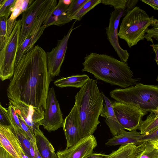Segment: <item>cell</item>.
Here are the masks:
<instances>
[{
	"label": "cell",
	"instance_id": "obj_32",
	"mask_svg": "<svg viewBox=\"0 0 158 158\" xmlns=\"http://www.w3.org/2000/svg\"><path fill=\"white\" fill-rule=\"evenodd\" d=\"M11 123V126L13 128L22 129L18 115L15 111V109L10 102L7 108Z\"/></svg>",
	"mask_w": 158,
	"mask_h": 158
},
{
	"label": "cell",
	"instance_id": "obj_35",
	"mask_svg": "<svg viewBox=\"0 0 158 158\" xmlns=\"http://www.w3.org/2000/svg\"><path fill=\"white\" fill-rule=\"evenodd\" d=\"M22 129L26 132L29 137L30 140H33L35 139L34 134L28 126L23 120L22 118L18 115Z\"/></svg>",
	"mask_w": 158,
	"mask_h": 158
},
{
	"label": "cell",
	"instance_id": "obj_17",
	"mask_svg": "<svg viewBox=\"0 0 158 158\" xmlns=\"http://www.w3.org/2000/svg\"><path fill=\"white\" fill-rule=\"evenodd\" d=\"M101 93L105 103L100 115L105 118V121L112 135L113 136H117L125 129L118 122L115 115L112 106L113 101L106 96L102 91Z\"/></svg>",
	"mask_w": 158,
	"mask_h": 158
},
{
	"label": "cell",
	"instance_id": "obj_40",
	"mask_svg": "<svg viewBox=\"0 0 158 158\" xmlns=\"http://www.w3.org/2000/svg\"><path fill=\"white\" fill-rule=\"evenodd\" d=\"M107 156L104 154L93 153L85 158H106Z\"/></svg>",
	"mask_w": 158,
	"mask_h": 158
},
{
	"label": "cell",
	"instance_id": "obj_20",
	"mask_svg": "<svg viewBox=\"0 0 158 158\" xmlns=\"http://www.w3.org/2000/svg\"><path fill=\"white\" fill-rule=\"evenodd\" d=\"M45 28L42 25L39 31L30 34L19 47L15 64H17L24 55L34 47V44L42 35Z\"/></svg>",
	"mask_w": 158,
	"mask_h": 158
},
{
	"label": "cell",
	"instance_id": "obj_18",
	"mask_svg": "<svg viewBox=\"0 0 158 158\" xmlns=\"http://www.w3.org/2000/svg\"><path fill=\"white\" fill-rule=\"evenodd\" d=\"M142 135L136 130L128 132L125 130L119 135L108 140L105 144L107 146L134 144L136 145L142 143Z\"/></svg>",
	"mask_w": 158,
	"mask_h": 158
},
{
	"label": "cell",
	"instance_id": "obj_42",
	"mask_svg": "<svg viewBox=\"0 0 158 158\" xmlns=\"http://www.w3.org/2000/svg\"><path fill=\"white\" fill-rule=\"evenodd\" d=\"M30 153L31 158H35V153L32 142L30 146Z\"/></svg>",
	"mask_w": 158,
	"mask_h": 158
},
{
	"label": "cell",
	"instance_id": "obj_28",
	"mask_svg": "<svg viewBox=\"0 0 158 158\" xmlns=\"http://www.w3.org/2000/svg\"><path fill=\"white\" fill-rule=\"evenodd\" d=\"M16 0H0V17H4L8 19L13 10Z\"/></svg>",
	"mask_w": 158,
	"mask_h": 158
},
{
	"label": "cell",
	"instance_id": "obj_41",
	"mask_svg": "<svg viewBox=\"0 0 158 158\" xmlns=\"http://www.w3.org/2000/svg\"><path fill=\"white\" fill-rule=\"evenodd\" d=\"M33 144L35 153V158H42L38 150L35 139L33 140H31Z\"/></svg>",
	"mask_w": 158,
	"mask_h": 158
},
{
	"label": "cell",
	"instance_id": "obj_39",
	"mask_svg": "<svg viewBox=\"0 0 158 158\" xmlns=\"http://www.w3.org/2000/svg\"><path fill=\"white\" fill-rule=\"evenodd\" d=\"M150 46L152 47L153 50L155 53V60L158 66V43L156 44H151ZM156 81H158V75L156 78Z\"/></svg>",
	"mask_w": 158,
	"mask_h": 158
},
{
	"label": "cell",
	"instance_id": "obj_31",
	"mask_svg": "<svg viewBox=\"0 0 158 158\" xmlns=\"http://www.w3.org/2000/svg\"><path fill=\"white\" fill-rule=\"evenodd\" d=\"M8 18L0 17V51L4 47L7 40V21Z\"/></svg>",
	"mask_w": 158,
	"mask_h": 158
},
{
	"label": "cell",
	"instance_id": "obj_26",
	"mask_svg": "<svg viewBox=\"0 0 158 158\" xmlns=\"http://www.w3.org/2000/svg\"><path fill=\"white\" fill-rule=\"evenodd\" d=\"M100 3H101V0H88L78 11L71 18V20L75 19V21L81 20L86 13Z\"/></svg>",
	"mask_w": 158,
	"mask_h": 158
},
{
	"label": "cell",
	"instance_id": "obj_14",
	"mask_svg": "<svg viewBox=\"0 0 158 158\" xmlns=\"http://www.w3.org/2000/svg\"><path fill=\"white\" fill-rule=\"evenodd\" d=\"M63 129L66 140V149L73 146L81 139L79 116L76 102L69 113L64 119Z\"/></svg>",
	"mask_w": 158,
	"mask_h": 158
},
{
	"label": "cell",
	"instance_id": "obj_30",
	"mask_svg": "<svg viewBox=\"0 0 158 158\" xmlns=\"http://www.w3.org/2000/svg\"><path fill=\"white\" fill-rule=\"evenodd\" d=\"M88 0H72L66 12L68 17L71 18L73 16Z\"/></svg>",
	"mask_w": 158,
	"mask_h": 158
},
{
	"label": "cell",
	"instance_id": "obj_38",
	"mask_svg": "<svg viewBox=\"0 0 158 158\" xmlns=\"http://www.w3.org/2000/svg\"><path fill=\"white\" fill-rule=\"evenodd\" d=\"M141 1L151 6L155 10H158V0H142Z\"/></svg>",
	"mask_w": 158,
	"mask_h": 158
},
{
	"label": "cell",
	"instance_id": "obj_3",
	"mask_svg": "<svg viewBox=\"0 0 158 158\" xmlns=\"http://www.w3.org/2000/svg\"><path fill=\"white\" fill-rule=\"evenodd\" d=\"M104 99L97 80L90 79L75 96L79 116L81 139L93 135L100 123L99 117L104 106Z\"/></svg>",
	"mask_w": 158,
	"mask_h": 158
},
{
	"label": "cell",
	"instance_id": "obj_34",
	"mask_svg": "<svg viewBox=\"0 0 158 158\" xmlns=\"http://www.w3.org/2000/svg\"><path fill=\"white\" fill-rule=\"evenodd\" d=\"M0 125L11 126V123L7 109L4 107L0 104Z\"/></svg>",
	"mask_w": 158,
	"mask_h": 158
},
{
	"label": "cell",
	"instance_id": "obj_9",
	"mask_svg": "<svg viewBox=\"0 0 158 158\" xmlns=\"http://www.w3.org/2000/svg\"><path fill=\"white\" fill-rule=\"evenodd\" d=\"M75 21L72 24L67 34L63 38L58 40L56 46L50 52H46L48 73L52 78L57 76L64 60L68 43L73 31L80 27L73 28Z\"/></svg>",
	"mask_w": 158,
	"mask_h": 158
},
{
	"label": "cell",
	"instance_id": "obj_29",
	"mask_svg": "<svg viewBox=\"0 0 158 158\" xmlns=\"http://www.w3.org/2000/svg\"><path fill=\"white\" fill-rule=\"evenodd\" d=\"M151 26L152 27L151 28H148L146 30L144 38L147 41H150L153 44V38L158 40V19L155 18Z\"/></svg>",
	"mask_w": 158,
	"mask_h": 158
},
{
	"label": "cell",
	"instance_id": "obj_25",
	"mask_svg": "<svg viewBox=\"0 0 158 158\" xmlns=\"http://www.w3.org/2000/svg\"><path fill=\"white\" fill-rule=\"evenodd\" d=\"M14 130L16 135L21 143L23 150L29 158H31L30 149L32 144L31 141L23 129L15 128Z\"/></svg>",
	"mask_w": 158,
	"mask_h": 158
},
{
	"label": "cell",
	"instance_id": "obj_24",
	"mask_svg": "<svg viewBox=\"0 0 158 158\" xmlns=\"http://www.w3.org/2000/svg\"><path fill=\"white\" fill-rule=\"evenodd\" d=\"M136 158H158V152L151 141H145L138 145Z\"/></svg>",
	"mask_w": 158,
	"mask_h": 158
},
{
	"label": "cell",
	"instance_id": "obj_1",
	"mask_svg": "<svg viewBox=\"0 0 158 158\" xmlns=\"http://www.w3.org/2000/svg\"><path fill=\"white\" fill-rule=\"evenodd\" d=\"M52 80L48 70L46 52L35 45L15 64L7 89L8 98L45 110Z\"/></svg>",
	"mask_w": 158,
	"mask_h": 158
},
{
	"label": "cell",
	"instance_id": "obj_4",
	"mask_svg": "<svg viewBox=\"0 0 158 158\" xmlns=\"http://www.w3.org/2000/svg\"><path fill=\"white\" fill-rule=\"evenodd\" d=\"M118 102L138 106L143 110L151 112L158 108V86L138 83L126 88H116L110 93Z\"/></svg>",
	"mask_w": 158,
	"mask_h": 158
},
{
	"label": "cell",
	"instance_id": "obj_22",
	"mask_svg": "<svg viewBox=\"0 0 158 158\" xmlns=\"http://www.w3.org/2000/svg\"><path fill=\"white\" fill-rule=\"evenodd\" d=\"M138 146L134 144L121 145L117 150L108 155L106 158H136Z\"/></svg>",
	"mask_w": 158,
	"mask_h": 158
},
{
	"label": "cell",
	"instance_id": "obj_13",
	"mask_svg": "<svg viewBox=\"0 0 158 158\" xmlns=\"http://www.w3.org/2000/svg\"><path fill=\"white\" fill-rule=\"evenodd\" d=\"M97 146L95 137L91 135L81 139L73 146L59 151L56 153L58 158H85L93 153Z\"/></svg>",
	"mask_w": 158,
	"mask_h": 158
},
{
	"label": "cell",
	"instance_id": "obj_5",
	"mask_svg": "<svg viewBox=\"0 0 158 158\" xmlns=\"http://www.w3.org/2000/svg\"><path fill=\"white\" fill-rule=\"evenodd\" d=\"M153 16L136 6L129 11L123 19L118 33V36L124 40L129 48L144 40L145 31L153 23Z\"/></svg>",
	"mask_w": 158,
	"mask_h": 158
},
{
	"label": "cell",
	"instance_id": "obj_27",
	"mask_svg": "<svg viewBox=\"0 0 158 158\" xmlns=\"http://www.w3.org/2000/svg\"><path fill=\"white\" fill-rule=\"evenodd\" d=\"M30 0H16L12 13L8 19L10 21L16 22L17 18L27 9Z\"/></svg>",
	"mask_w": 158,
	"mask_h": 158
},
{
	"label": "cell",
	"instance_id": "obj_12",
	"mask_svg": "<svg viewBox=\"0 0 158 158\" xmlns=\"http://www.w3.org/2000/svg\"><path fill=\"white\" fill-rule=\"evenodd\" d=\"M17 114L28 126L32 132L39 128L40 122L44 118V111L42 107L36 108L18 101L9 100Z\"/></svg>",
	"mask_w": 158,
	"mask_h": 158
},
{
	"label": "cell",
	"instance_id": "obj_44",
	"mask_svg": "<svg viewBox=\"0 0 158 158\" xmlns=\"http://www.w3.org/2000/svg\"><path fill=\"white\" fill-rule=\"evenodd\" d=\"M22 158H29L28 156L25 153L23 150L21 153Z\"/></svg>",
	"mask_w": 158,
	"mask_h": 158
},
{
	"label": "cell",
	"instance_id": "obj_2",
	"mask_svg": "<svg viewBox=\"0 0 158 158\" xmlns=\"http://www.w3.org/2000/svg\"><path fill=\"white\" fill-rule=\"evenodd\" d=\"M83 72L92 74L98 80L112 85L126 88L137 84L139 78H135L128 65L105 54L91 52L84 57Z\"/></svg>",
	"mask_w": 158,
	"mask_h": 158
},
{
	"label": "cell",
	"instance_id": "obj_33",
	"mask_svg": "<svg viewBox=\"0 0 158 158\" xmlns=\"http://www.w3.org/2000/svg\"><path fill=\"white\" fill-rule=\"evenodd\" d=\"M127 0H101L104 5L113 6L114 9H125Z\"/></svg>",
	"mask_w": 158,
	"mask_h": 158
},
{
	"label": "cell",
	"instance_id": "obj_43",
	"mask_svg": "<svg viewBox=\"0 0 158 158\" xmlns=\"http://www.w3.org/2000/svg\"><path fill=\"white\" fill-rule=\"evenodd\" d=\"M153 144L155 148L158 152V139L151 141Z\"/></svg>",
	"mask_w": 158,
	"mask_h": 158
},
{
	"label": "cell",
	"instance_id": "obj_8",
	"mask_svg": "<svg viewBox=\"0 0 158 158\" xmlns=\"http://www.w3.org/2000/svg\"><path fill=\"white\" fill-rule=\"evenodd\" d=\"M46 105L44 118L40 122V126L49 132L63 127L64 119L53 87L49 89Z\"/></svg>",
	"mask_w": 158,
	"mask_h": 158
},
{
	"label": "cell",
	"instance_id": "obj_10",
	"mask_svg": "<svg viewBox=\"0 0 158 158\" xmlns=\"http://www.w3.org/2000/svg\"><path fill=\"white\" fill-rule=\"evenodd\" d=\"M126 14L125 9H115L110 14L108 26L106 28L107 38L114 48L120 61L126 63L129 54L127 50L121 48L118 40V28L121 18Z\"/></svg>",
	"mask_w": 158,
	"mask_h": 158
},
{
	"label": "cell",
	"instance_id": "obj_21",
	"mask_svg": "<svg viewBox=\"0 0 158 158\" xmlns=\"http://www.w3.org/2000/svg\"><path fill=\"white\" fill-rule=\"evenodd\" d=\"M90 79L88 76L86 74L74 75L57 79L54 82V84L61 88L72 87L81 88Z\"/></svg>",
	"mask_w": 158,
	"mask_h": 158
},
{
	"label": "cell",
	"instance_id": "obj_37",
	"mask_svg": "<svg viewBox=\"0 0 158 158\" xmlns=\"http://www.w3.org/2000/svg\"><path fill=\"white\" fill-rule=\"evenodd\" d=\"M138 1V0H127L125 9L126 14L136 7Z\"/></svg>",
	"mask_w": 158,
	"mask_h": 158
},
{
	"label": "cell",
	"instance_id": "obj_15",
	"mask_svg": "<svg viewBox=\"0 0 158 158\" xmlns=\"http://www.w3.org/2000/svg\"><path fill=\"white\" fill-rule=\"evenodd\" d=\"M0 147L14 158H22L23 149L11 126L0 125Z\"/></svg>",
	"mask_w": 158,
	"mask_h": 158
},
{
	"label": "cell",
	"instance_id": "obj_23",
	"mask_svg": "<svg viewBox=\"0 0 158 158\" xmlns=\"http://www.w3.org/2000/svg\"><path fill=\"white\" fill-rule=\"evenodd\" d=\"M158 129V114L151 112L146 118L142 121L139 128L141 134L147 135Z\"/></svg>",
	"mask_w": 158,
	"mask_h": 158
},
{
	"label": "cell",
	"instance_id": "obj_6",
	"mask_svg": "<svg viewBox=\"0 0 158 158\" xmlns=\"http://www.w3.org/2000/svg\"><path fill=\"white\" fill-rule=\"evenodd\" d=\"M21 27V19L17 20L10 37L0 51V78L2 81L13 76Z\"/></svg>",
	"mask_w": 158,
	"mask_h": 158
},
{
	"label": "cell",
	"instance_id": "obj_36",
	"mask_svg": "<svg viewBox=\"0 0 158 158\" xmlns=\"http://www.w3.org/2000/svg\"><path fill=\"white\" fill-rule=\"evenodd\" d=\"M158 139V129L155 131L147 135H142V142L151 141Z\"/></svg>",
	"mask_w": 158,
	"mask_h": 158
},
{
	"label": "cell",
	"instance_id": "obj_19",
	"mask_svg": "<svg viewBox=\"0 0 158 158\" xmlns=\"http://www.w3.org/2000/svg\"><path fill=\"white\" fill-rule=\"evenodd\" d=\"M34 135L39 152L42 158H58L52 145L39 128L36 129Z\"/></svg>",
	"mask_w": 158,
	"mask_h": 158
},
{
	"label": "cell",
	"instance_id": "obj_16",
	"mask_svg": "<svg viewBox=\"0 0 158 158\" xmlns=\"http://www.w3.org/2000/svg\"><path fill=\"white\" fill-rule=\"evenodd\" d=\"M72 1L59 0L43 25L45 28L54 25L60 26L72 21L68 17L66 12Z\"/></svg>",
	"mask_w": 158,
	"mask_h": 158
},
{
	"label": "cell",
	"instance_id": "obj_11",
	"mask_svg": "<svg viewBox=\"0 0 158 158\" xmlns=\"http://www.w3.org/2000/svg\"><path fill=\"white\" fill-rule=\"evenodd\" d=\"M47 0H30L28 7L22 14L19 47L31 33L33 26Z\"/></svg>",
	"mask_w": 158,
	"mask_h": 158
},
{
	"label": "cell",
	"instance_id": "obj_7",
	"mask_svg": "<svg viewBox=\"0 0 158 158\" xmlns=\"http://www.w3.org/2000/svg\"><path fill=\"white\" fill-rule=\"evenodd\" d=\"M114 113L118 122L124 129L129 131L138 129L143 117L147 112L138 106L113 101Z\"/></svg>",
	"mask_w": 158,
	"mask_h": 158
}]
</instances>
